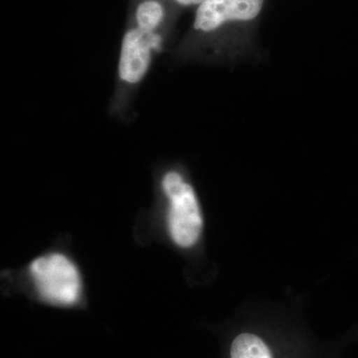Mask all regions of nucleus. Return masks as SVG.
I'll use <instances>...</instances> for the list:
<instances>
[{
	"mask_svg": "<svg viewBox=\"0 0 358 358\" xmlns=\"http://www.w3.org/2000/svg\"><path fill=\"white\" fill-rule=\"evenodd\" d=\"M231 358H273L262 339L255 334H242L233 341Z\"/></svg>",
	"mask_w": 358,
	"mask_h": 358,
	"instance_id": "6",
	"label": "nucleus"
},
{
	"mask_svg": "<svg viewBox=\"0 0 358 358\" xmlns=\"http://www.w3.org/2000/svg\"><path fill=\"white\" fill-rule=\"evenodd\" d=\"M268 0H204L174 49L180 62L230 64L257 51V36Z\"/></svg>",
	"mask_w": 358,
	"mask_h": 358,
	"instance_id": "1",
	"label": "nucleus"
},
{
	"mask_svg": "<svg viewBox=\"0 0 358 358\" xmlns=\"http://www.w3.org/2000/svg\"><path fill=\"white\" fill-rule=\"evenodd\" d=\"M181 13L173 0H131L127 24L171 37Z\"/></svg>",
	"mask_w": 358,
	"mask_h": 358,
	"instance_id": "5",
	"label": "nucleus"
},
{
	"mask_svg": "<svg viewBox=\"0 0 358 358\" xmlns=\"http://www.w3.org/2000/svg\"><path fill=\"white\" fill-rule=\"evenodd\" d=\"M173 1L179 10L182 13L186 9L196 8L204 0H173Z\"/></svg>",
	"mask_w": 358,
	"mask_h": 358,
	"instance_id": "7",
	"label": "nucleus"
},
{
	"mask_svg": "<svg viewBox=\"0 0 358 358\" xmlns=\"http://www.w3.org/2000/svg\"><path fill=\"white\" fill-rule=\"evenodd\" d=\"M171 36L141 31L127 24L122 36L117 81L110 103V114L124 117L147 76L155 55L164 50Z\"/></svg>",
	"mask_w": 358,
	"mask_h": 358,
	"instance_id": "2",
	"label": "nucleus"
},
{
	"mask_svg": "<svg viewBox=\"0 0 358 358\" xmlns=\"http://www.w3.org/2000/svg\"><path fill=\"white\" fill-rule=\"evenodd\" d=\"M29 270L35 288L47 303L71 306L76 303L81 296L79 271L63 254L39 257L30 264Z\"/></svg>",
	"mask_w": 358,
	"mask_h": 358,
	"instance_id": "4",
	"label": "nucleus"
},
{
	"mask_svg": "<svg viewBox=\"0 0 358 358\" xmlns=\"http://www.w3.org/2000/svg\"><path fill=\"white\" fill-rule=\"evenodd\" d=\"M160 189L167 201V222L174 243L188 248L199 241L203 227L196 192L185 174L169 169L160 179Z\"/></svg>",
	"mask_w": 358,
	"mask_h": 358,
	"instance_id": "3",
	"label": "nucleus"
}]
</instances>
